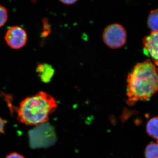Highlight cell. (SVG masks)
<instances>
[{"mask_svg": "<svg viewBox=\"0 0 158 158\" xmlns=\"http://www.w3.org/2000/svg\"><path fill=\"white\" fill-rule=\"evenodd\" d=\"M127 102L146 101L158 91V68L149 59L136 64L127 79Z\"/></svg>", "mask_w": 158, "mask_h": 158, "instance_id": "1", "label": "cell"}, {"mask_svg": "<svg viewBox=\"0 0 158 158\" xmlns=\"http://www.w3.org/2000/svg\"><path fill=\"white\" fill-rule=\"evenodd\" d=\"M57 107L56 100L44 91L25 98L18 108L19 121L27 125H38L47 122Z\"/></svg>", "mask_w": 158, "mask_h": 158, "instance_id": "2", "label": "cell"}, {"mask_svg": "<svg viewBox=\"0 0 158 158\" xmlns=\"http://www.w3.org/2000/svg\"><path fill=\"white\" fill-rule=\"evenodd\" d=\"M102 38L105 44L110 48H118L126 42V31L120 24H112L105 29Z\"/></svg>", "mask_w": 158, "mask_h": 158, "instance_id": "3", "label": "cell"}, {"mask_svg": "<svg viewBox=\"0 0 158 158\" xmlns=\"http://www.w3.org/2000/svg\"><path fill=\"white\" fill-rule=\"evenodd\" d=\"M5 40L11 48L19 49L25 45L27 40V35L21 27L14 26L8 29L5 35Z\"/></svg>", "mask_w": 158, "mask_h": 158, "instance_id": "4", "label": "cell"}, {"mask_svg": "<svg viewBox=\"0 0 158 158\" xmlns=\"http://www.w3.org/2000/svg\"><path fill=\"white\" fill-rule=\"evenodd\" d=\"M144 53L151 57L154 64L158 66V32L152 31L143 40Z\"/></svg>", "mask_w": 158, "mask_h": 158, "instance_id": "5", "label": "cell"}, {"mask_svg": "<svg viewBox=\"0 0 158 158\" xmlns=\"http://www.w3.org/2000/svg\"><path fill=\"white\" fill-rule=\"evenodd\" d=\"M36 71L41 81L44 83L50 82L55 74L53 67L47 63L39 64L37 65Z\"/></svg>", "mask_w": 158, "mask_h": 158, "instance_id": "6", "label": "cell"}, {"mask_svg": "<svg viewBox=\"0 0 158 158\" xmlns=\"http://www.w3.org/2000/svg\"><path fill=\"white\" fill-rule=\"evenodd\" d=\"M146 132L148 135L158 140V116L154 117L148 122Z\"/></svg>", "mask_w": 158, "mask_h": 158, "instance_id": "7", "label": "cell"}, {"mask_svg": "<svg viewBox=\"0 0 158 158\" xmlns=\"http://www.w3.org/2000/svg\"><path fill=\"white\" fill-rule=\"evenodd\" d=\"M148 25L152 31L158 32V8L150 12L148 18Z\"/></svg>", "mask_w": 158, "mask_h": 158, "instance_id": "8", "label": "cell"}, {"mask_svg": "<svg viewBox=\"0 0 158 158\" xmlns=\"http://www.w3.org/2000/svg\"><path fill=\"white\" fill-rule=\"evenodd\" d=\"M145 158H158V143H151L148 144L144 150Z\"/></svg>", "mask_w": 158, "mask_h": 158, "instance_id": "9", "label": "cell"}, {"mask_svg": "<svg viewBox=\"0 0 158 158\" xmlns=\"http://www.w3.org/2000/svg\"><path fill=\"white\" fill-rule=\"evenodd\" d=\"M8 14L7 9L0 5V27L5 24L8 19Z\"/></svg>", "mask_w": 158, "mask_h": 158, "instance_id": "10", "label": "cell"}, {"mask_svg": "<svg viewBox=\"0 0 158 158\" xmlns=\"http://www.w3.org/2000/svg\"><path fill=\"white\" fill-rule=\"evenodd\" d=\"M43 32L42 35L43 37H47L50 33L51 28L47 19H44L43 20Z\"/></svg>", "mask_w": 158, "mask_h": 158, "instance_id": "11", "label": "cell"}, {"mask_svg": "<svg viewBox=\"0 0 158 158\" xmlns=\"http://www.w3.org/2000/svg\"><path fill=\"white\" fill-rule=\"evenodd\" d=\"M6 158H25L22 155L17 152H12L9 154Z\"/></svg>", "mask_w": 158, "mask_h": 158, "instance_id": "12", "label": "cell"}, {"mask_svg": "<svg viewBox=\"0 0 158 158\" xmlns=\"http://www.w3.org/2000/svg\"><path fill=\"white\" fill-rule=\"evenodd\" d=\"M6 124V121L0 117V134L4 133Z\"/></svg>", "mask_w": 158, "mask_h": 158, "instance_id": "13", "label": "cell"}, {"mask_svg": "<svg viewBox=\"0 0 158 158\" xmlns=\"http://www.w3.org/2000/svg\"><path fill=\"white\" fill-rule=\"evenodd\" d=\"M77 2L76 0H70V1H69V0H67V1L62 0V1H60V2L62 3V4L66 5H73L76 2Z\"/></svg>", "mask_w": 158, "mask_h": 158, "instance_id": "14", "label": "cell"}, {"mask_svg": "<svg viewBox=\"0 0 158 158\" xmlns=\"http://www.w3.org/2000/svg\"><path fill=\"white\" fill-rule=\"evenodd\" d=\"M157 143H158V140L157 141Z\"/></svg>", "mask_w": 158, "mask_h": 158, "instance_id": "15", "label": "cell"}]
</instances>
